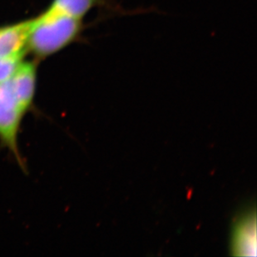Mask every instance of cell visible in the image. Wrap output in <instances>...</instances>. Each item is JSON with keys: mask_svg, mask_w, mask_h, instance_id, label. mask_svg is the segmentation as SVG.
I'll list each match as a JSON object with an SVG mask.
<instances>
[{"mask_svg": "<svg viewBox=\"0 0 257 257\" xmlns=\"http://www.w3.org/2000/svg\"><path fill=\"white\" fill-rule=\"evenodd\" d=\"M83 29V20L49 8L32 20L27 51L38 60L48 58L77 41Z\"/></svg>", "mask_w": 257, "mask_h": 257, "instance_id": "1", "label": "cell"}, {"mask_svg": "<svg viewBox=\"0 0 257 257\" xmlns=\"http://www.w3.org/2000/svg\"><path fill=\"white\" fill-rule=\"evenodd\" d=\"M29 109L15 92L10 79L0 83V141L10 149L20 166L24 163L18 148V134Z\"/></svg>", "mask_w": 257, "mask_h": 257, "instance_id": "2", "label": "cell"}, {"mask_svg": "<svg viewBox=\"0 0 257 257\" xmlns=\"http://www.w3.org/2000/svg\"><path fill=\"white\" fill-rule=\"evenodd\" d=\"M256 214L255 209L236 220L230 240L231 255L255 256L257 250Z\"/></svg>", "mask_w": 257, "mask_h": 257, "instance_id": "3", "label": "cell"}, {"mask_svg": "<svg viewBox=\"0 0 257 257\" xmlns=\"http://www.w3.org/2000/svg\"><path fill=\"white\" fill-rule=\"evenodd\" d=\"M32 20L0 27V58L25 56Z\"/></svg>", "mask_w": 257, "mask_h": 257, "instance_id": "4", "label": "cell"}, {"mask_svg": "<svg viewBox=\"0 0 257 257\" xmlns=\"http://www.w3.org/2000/svg\"><path fill=\"white\" fill-rule=\"evenodd\" d=\"M107 0H53L49 8L70 15L72 17L83 20L86 15L95 8L111 6Z\"/></svg>", "mask_w": 257, "mask_h": 257, "instance_id": "5", "label": "cell"}, {"mask_svg": "<svg viewBox=\"0 0 257 257\" xmlns=\"http://www.w3.org/2000/svg\"><path fill=\"white\" fill-rule=\"evenodd\" d=\"M25 56L0 58V83L10 79L24 62Z\"/></svg>", "mask_w": 257, "mask_h": 257, "instance_id": "6", "label": "cell"}]
</instances>
